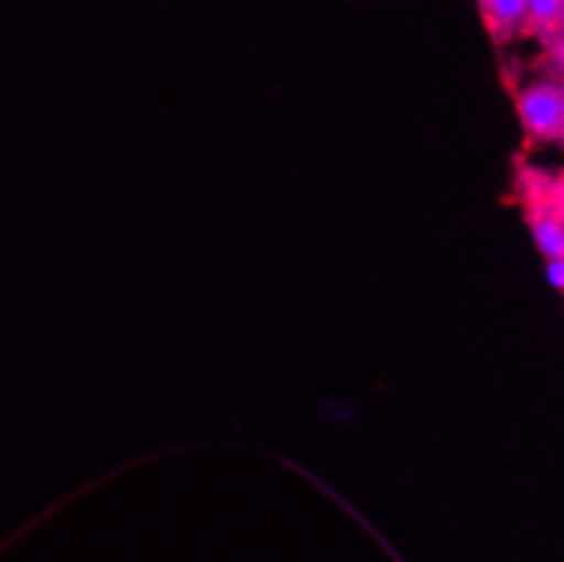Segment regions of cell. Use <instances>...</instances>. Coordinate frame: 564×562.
<instances>
[{
	"instance_id": "obj_1",
	"label": "cell",
	"mask_w": 564,
	"mask_h": 562,
	"mask_svg": "<svg viewBox=\"0 0 564 562\" xmlns=\"http://www.w3.org/2000/svg\"><path fill=\"white\" fill-rule=\"evenodd\" d=\"M516 112L532 145L560 142L564 148V88L554 77L523 85L516 94Z\"/></svg>"
},
{
	"instance_id": "obj_2",
	"label": "cell",
	"mask_w": 564,
	"mask_h": 562,
	"mask_svg": "<svg viewBox=\"0 0 564 562\" xmlns=\"http://www.w3.org/2000/svg\"><path fill=\"white\" fill-rule=\"evenodd\" d=\"M516 199L523 208V219H527L529 233H532L534 244H538L540 255L545 260H562L564 257V219L551 208L545 199L534 197V194H516Z\"/></svg>"
},
{
	"instance_id": "obj_3",
	"label": "cell",
	"mask_w": 564,
	"mask_h": 562,
	"mask_svg": "<svg viewBox=\"0 0 564 562\" xmlns=\"http://www.w3.org/2000/svg\"><path fill=\"white\" fill-rule=\"evenodd\" d=\"M475 3L494 47H508L518 36H523L527 0H475Z\"/></svg>"
},
{
	"instance_id": "obj_4",
	"label": "cell",
	"mask_w": 564,
	"mask_h": 562,
	"mask_svg": "<svg viewBox=\"0 0 564 562\" xmlns=\"http://www.w3.org/2000/svg\"><path fill=\"white\" fill-rule=\"evenodd\" d=\"M523 36H534L543 47L564 36V0H527Z\"/></svg>"
},
{
	"instance_id": "obj_5",
	"label": "cell",
	"mask_w": 564,
	"mask_h": 562,
	"mask_svg": "<svg viewBox=\"0 0 564 562\" xmlns=\"http://www.w3.org/2000/svg\"><path fill=\"white\" fill-rule=\"evenodd\" d=\"M545 57H549V77H554L564 88V36L545 44Z\"/></svg>"
},
{
	"instance_id": "obj_6",
	"label": "cell",
	"mask_w": 564,
	"mask_h": 562,
	"mask_svg": "<svg viewBox=\"0 0 564 562\" xmlns=\"http://www.w3.org/2000/svg\"><path fill=\"white\" fill-rule=\"evenodd\" d=\"M545 277H549V281L556 287V290L564 292V257L562 260H549Z\"/></svg>"
}]
</instances>
